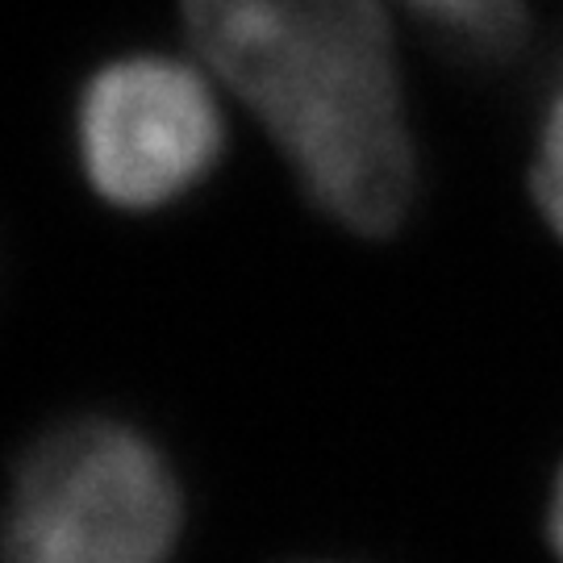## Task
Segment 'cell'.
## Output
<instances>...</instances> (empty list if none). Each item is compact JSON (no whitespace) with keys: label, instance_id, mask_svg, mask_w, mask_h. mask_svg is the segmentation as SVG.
I'll use <instances>...</instances> for the list:
<instances>
[{"label":"cell","instance_id":"cell-2","mask_svg":"<svg viewBox=\"0 0 563 563\" xmlns=\"http://www.w3.org/2000/svg\"><path fill=\"white\" fill-rule=\"evenodd\" d=\"M180 481L142 430L63 422L25 451L0 518L4 563H167L180 543Z\"/></svg>","mask_w":563,"mask_h":563},{"label":"cell","instance_id":"cell-5","mask_svg":"<svg viewBox=\"0 0 563 563\" xmlns=\"http://www.w3.org/2000/svg\"><path fill=\"white\" fill-rule=\"evenodd\" d=\"M530 192L543 213V222L563 242V92L551 101L534 146V167H530Z\"/></svg>","mask_w":563,"mask_h":563},{"label":"cell","instance_id":"cell-3","mask_svg":"<svg viewBox=\"0 0 563 563\" xmlns=\"http://www.w3.org/2000/svg\"><path fill=\"white\" fill-rule=\"evenodd\" d=\"M88 188L113 209L151 213L188 197L225 151L218 80L201 59L121 55L92 71L76 104Z\"/></svg>","mask_w":563,"mask_h":563},{"label":"cell","instance_id":"cell-4","mask_svg":"<svg viewBox=\"0 0 563 563\" xmlns=\"http://www.w3.org/2000/svg\"><path fill=\"white\" fill-rule=\"evenodd\" d=\"M393 4L409 9L439 38L476 59L509 55L526 30L522 0H393Z\"/></svg>","mask_w":563,"mask_h":563},{"label":"cell","instance_id":"cell-6","mask_svg":"<svg viewBox=\"0 0 563 563\" xmlns=\"http://www.w3.org/2000/svg\"><path fill=\"white\" fill-rule=\"evenodd\" d=\"M547 539H551L555 555L563 560V467L555 476V488H551V505H547Z\"/></svg>","mask_w":563,"mask_h":563},{"label":"cell","instance_id":"cell-1","mask_svg":"<svg viewBox=\"0 0 563 563\" xmlns=\"http://www.w3.org/2000/svg\"><path fill=\"white\" fill-rule=\"evenodd\" d=\"M213 80L276 142L305 197L363 239L393 234L418 155L384 0H180Z\"/></svg>","mask_w":563,"mask_h":563}]
</instances>
